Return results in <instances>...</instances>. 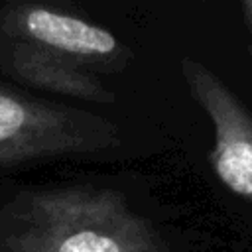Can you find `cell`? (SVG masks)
<instances>
[{"label": "cell", "instance_id": "obj_1", "mask_svg": "<svg viewBox=\"0 0 252 252\" xmlns=\"http://www.w3.org/2000/svg\"><path fill=\"white\" fill-rule=\"evenodd\" d=\"M132 51L110 30L39 2L0 8V71L33 89L110 104L100 73L130 65Z\"/></svg>", "mask_w": 252, "mask_h": 252}, {"label": "cell", "instance_id": "obj_2", "mask_svg": "<svg viewBox=\"0 0 252 252\" xmlns=\"http://www.w3.org/2000/svg\"><path fill=\"white\" fill-rule=\"evenodd\" d=\"M0 252H169L154 222L108 187H22L0 207Z\"/></svg>", "mask_w": 252, "mask_h": 252}, {"label": "cell", "instance_id": "obj_6", "mask_svg": "<svg viewBox=\"0 0 252 252\" xmlns=\"http://www.w3.org/2000/svg\"><path fill=\"white\" fill-rule=\"evenodd\" d=\"M248 53H250V59H252V47H250V49H248Z\"/></svg>", "mask_w": 252, "mask_h": 252}, {"label": "cell", "instance_id": "obj_5", "mask_svg": "<svg viewBox=\"0 0 252 252\" xmlns=\"http://www.w3.org/2000/svg\"><path fill=\"white\" fill-rule=\"evenodd\" d=\"M240 12H242V20L246 24V28L252 33V0H244L240 2Z\"/></svg>", "mask_w": 252, "mask_h": 252}, {"label": "cell", "instance_id": "obj_3", "mask_svg": "<svg viewBox=\"0 0 252 252\" xmlns=\"http://www.w3.org/2000/svg\"><path fill=\"white\" fill-rule=\"evenodd\" d=\"M120 144L106 116L0 83V167L102 154Z\"/></svg>", "mask_w": 252, "mask_h": 252}, {"label": "cell", "instance_id": "obj_4", "mask_svg": "<svg viewBox=\"0 0 252 252\" xmlns=\"http://www.w3.org/2000/svg\"><path fill=\"white\" fill-rule=\"evenodd\" d=\"M179 73L189 96L213 128L209 163L236 195L252 203V112L236 93L203 61L183 55Z\"/></svg>", "mask_w": 252, "mask_h": 252}]
</instances>
